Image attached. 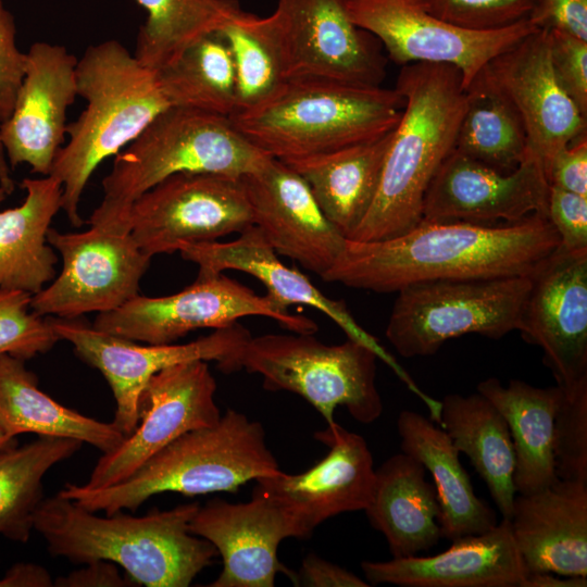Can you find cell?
Masks as SVG:
<instances>
[{"label":"cell","instance_id":"cell-14","mask_svg":"<svg viewBox=\"0 0 587 587\" xmlns=\"http://www.w3.org/2000/svg\"><path fill=\"white\" fill-rule=\"evenodd\" d=\"M47 238L61 254L62 270L32 297L30 308L38 315L78 319L91 312H111L138 295L151 257L130 233L95 226L61 233L50 227Z\"/></svg>","mask_w":587,"mask_h":587},{"label":"cell","instance_id":"cell-8","mask_svg":"<svg viewBox=\"0 0 587 587\" xmlns=\"http://www.w3.org/2000/svg\"><path fill=\"white\" fill-rule=\"evenodd\" d=\"M377 355L348 338L326 345L313 334H266L250 337L239 355V369L262 376L270 391H289L307 400L325 420L345 407L355 421L370 424L383 413L376 387Z\"/></svg>","mask_w":587,"mask_h":587},{"label":"cell","instance_id":"cell-17","mask_svg":"<svg viewBox=\"0 0 587 587\" xmlns=\"http://www.w3.org/2000/svg\"><path fill=\"white\" fill-rule=\"evenodd\" d=\"M314 437L329 448L323 459L300 474L280 471L258 478L252 490L287 515L299 539L333 516L364 511L374 491L373 455L362 436L335 422Z\"/></svg>","mask_w":587,"mask_h":587},{"label":"cell","instance_id":"cell-18","mask_svg":"<svg viewBox=\"0 0 587 587\" xmlns=\"http://www.w3.org/2000/svg\"><path fill=\"white\" fill-rule=\"evenodd\" d=\"M517 330L542 349L557 386L587 385V250L559 245L538 266Z\"/></svg>","mask_w":587,"mask_h":587},{"label":"cell","instance_id":"cell-39","mask_svg":"<svg viewBox=\"0 0 587 587\" xmlns=\"http://www.w3.org/2000/svg\"><path fill=\"white\" fill-rule=\"evenodd\" d=\"M553 458L559 479L587 482V385L561 389L553 423Z\"/></svg>","mask_w":587,"mask_h":587},{"label":"cell","instance_id":"cell-12","mask_svg":"<svg viewBox=\"0 0 587 587\" xmlns=\"http://www.w3.org/2000/svg\"><path fill=\"white\" fill-rule=\"evenodd\" d=\"M128 225L138 247L152 258L183 243L241 233L253 225V216L240 178L178 173L133 203Z\"/></svg>","mask_w":587,"mask_h":587},{"label":"cell","instance_id":"cell-49","mask_svg":"<svg viewBox=\"0 0 587 587\" xmlns=\"http://www.w3.org/2000/svg\"><path fill=\"white\" fill-rule=\"evenodd\" d=\"M50 574L40 565L18 563L11 566L0 579V587H50Z\"/></svg>","mask_w":587,"mask_h":587},{"label":"cell","instance_id":"cell-21","mask_svg":"<svg viewBox=\"0 0 587 587\" xmlns=\"http://www.w3.org/2000/svg\"><path fill=\"white\" fill-rule=\"evenodd\" d=\"M10 116L0 124V141L11 168L21 164L50 175L63 147L68 108L78 96V59L64 46L34 42Z\"/></svg>","mask_w":587,"mask_h":587},{"label":"cell","instance_id":"cell-43","mask_svg":"<svg viewBox=\"0 0 587 587\" xmlns=\"http://www.w3.org/2000/svg\"><path fill=\"white\" fill-rule=\"evenodd\" d=\"M547 217L569 251L587 250V197L550 186Z\"/></svg>","mask_w":587,"mask_h":587},{"label":"cell","instance_id":"cell-41","mask_svg":"<svg viewBox=\"0 0 587 587\" xmlns=\"http://www.w3.org/2000/svg\"><path fill=\"white\" fill-rule=\"evenodd\" d=\"M441 21L469 30H494L528 16L535 0H422Z\"/></svg>","mask_w":587,"mask_h":587},{"label":"cell","instance_id":"cell-5","mask_svg":"<svg viewBox=\"0 0 587 587\" xmlns=\"http://www.w3.org/2000/svg\"><path fill=\"white\" fill-rule=\"evenodd\" d=\"M272 158L253 146L228 116L170 107L113 161L102 179L103 199L89 224L130 233L129 210L146 191L178 173H210L235 178L255 172Z\"/></svg>","mask_w":587,"mask_h":587},{"label":"cell","instance_id":"cell-23","mask_svg":"<svg viewBox=\"0 0 587 587\" xmlns=\"http://www.w3.org/2000/svg\"><path fill=\"white\" fill-rule=\"evenodd\" d=\"M189 529L211 542L222 558L223 569L210 587H273L278 573L296 580V573L277 555L284 539L296 538L295 528L274 502L255 491L247 502L209 500Z\"/></svg>","mask_w":587,"mask_h":587},{"label":"cell","instance_id":"cell-24","mask_svg":"<svg viewBox=\"0 0 587 587\" xmlns=\"http://www.w3.org/2000/svg\"><path fill=\"white\" fill-rule=\"evenodd\" d=\"M177 251L184 260L196 263L199 268L215 272L235 270L252 275L267 289L266 295L286 308L302 304L324 313L348 338L374 351L424 403L429 400V396L419 388L398 361L357 323L344 301L326 297L304 274L282 263L258 226L251 225L229 242L214 240L183 243Z\"/></svg>","mask_w":587,"mask_h":587},{"label":"cell","instance_id":"cell-22","mask_svg":"<svg viewBox=\"0 0 587 587\" xmlns=\"http://www.w3.org/2000/svg\"><path fill=\"white\" fill-rule=\"evenodd\" d=\"M240 179L253 225L275 252L323 277L341 254L347 237L325 216L305 180L273 158Z\"/></svg>","mask_w":587,"mask_h":587},{"label":"cell","instance_id":"cell-52","mask_svg":"<svg viewBox=\"0 0 587 587\" xmlns=\"http://www.w3.org/2000/svg\"><path fill=\"white\" fill-rule=\"evenodd\" d=\"M16 437L8 436L0 428V450L16 446Z\"/></svg>","mask_w":587,"mask_h":587},{"label":"cell","instance_id":"cell-15","mask_svg":"<svg viewBox=\"0 0 587 587\" xmlns=\"http://www.w3.org/2000/svg\"><path fill=\"white\" fill-rule=\"evenodd\" d=\"M216 382L207 361L166 367L149 378L138 400V423L113 450L102 453L84 486L103 488L133 475L173 440L221 419Z\"/></svg>","mask_w":587,"mask_h":587},{"label":"cell","instance_id":"cell-38","mask_svg":"<svg viewBox=\"0 0 587 587\" xmlns=\"http://www.w3.org/2000/svg\"><path fill=\"white\" fill-rule=\"evenodd\" d=\"M226 39L237 82L236 113L251 110L273 97L287 82L285 50L271 16L242 10L218 30ZM233 114V115H234Z\"/></svg>","mask_w":587,"mask_h":587},{"label":"cell","instance_id":"cell-1","mask_svg":"<svg viewBox=\"0 0 587 587\" xmlns=\"http://www.w3.org/2000/svg\"><path fill=\"white\" fill-rule=\"evenodd\" d=\"M559 245L557 232L541 214L504 224L421 221L385 240L347 238L322 278L389 294L421 282L528 276Z\"/></svg>","mask_w":587,"mask_h":587},{"label":"cell","instance_id":"cell-19","mask_svg":"<svg viewBox=\"0 0 587 587\" xmlns=\"http://www.w3.org/2000/svg\"><path fill=\"white\" fill-rule=\"evenodd\" d=\"M477 76L515 108L526 132L528 153L541 163L546 175L554 154L586 134L587 117L554 75L548 30L528 34L494 57Z\"/></svg>","mask_w":587,"mask_h":587},{"label":"cell","instance_id":"cell-4","mask_svg":"<svg viewBox=\"0 0 587 587\" xmlns=\"http://www.w3.org/2000/svg\"><path fill=\"white\" fill-rule=\"evenodd\" d=\"M77 91L87 105L67 124L68 141L50 175L62 184L61 210L75 227L86 185L105 159L116 155L170 108L157 71L143 65L115 39L89 46L76 67Z\"/></svg>","mask_w":587,"mask_h":587},{"label":"cell","instance_id":"cell-30","mask_svg":"<svg viewBox=\"0 0 587 587\" xmlns=\"http://www.w3.org/2000/svg\"><path fill=\"white\" fill-rule=\"evenodd\" d=\"M24 201L0 211V289L39 292L55 275L48 232L61 210L62 184L51 175L24 178Z\"/></svg>","mask_w":587,"mask_h":587},{"label":"cell","instance_id":"cell-28","mask_svg":"<svg viewBox=\"0 0 587 587\" xmlns=\"http://www.w3.org/2000/svg\"><path fill=\"white\" fill-rule=\"evenodd\" d=\"M401 451L420 461L434 479L441 536L449 540L495 527V511L473 489L447 433L421 413L403 410L397 419Z\"/></svg>","mask_w":587,"mask_h":587},{"label":"cell","instance_id":"cell-7","mask_svg":"<svg viewBox=\"0 0 587 587\" xmlns=\"http://www.w3.org/2000/svg\"><path fill=\"white\" fill-rule=\"evenodd\" d=\"M404 103L396 88L295 78L229 118L258 149L286 161L379 138L396 128Z\"/></svg>","mask_w":587,"mask_h":587},{"label":"cell","instance_id":"cell-44","mask_svg":"<svg viewBox=\"0 0 587 587\" xmlns=\"http://www.w3.org/2000/svg\"><path fill=\"white\" fill-rule=\"evenodd\" d=\"M26 61V52H22L16 43L14 16L0 0V124L13 110Z\"/></svg>","mask_w":587,"mask_h":587},{"label":"cell","instance_id":"cell-10","mask_svg":"<svg viewBox=\"0 0 587 587\" xmlns=\"http://www.w3.org/2000/svg\"><path fill=\"white\" fill-rule=\"evenodd\" d=\"M271 317L297 334H315L310 317L292 314L268 295L259 296L235 279L199 268L196 280L164 297L136 295L118 309L99 313L93 327L133 341L167 345L200 328H222L245 316Z\"/></svg>","mask_w":587,"mask_h":587},{"label":"cell","instance_id":"cell-31","mask_svg":"<svg viewBox=\"0 0 587 587\" xmlns=\"http://www.w3.org/2000/svg\"><path fill=\"white\" fill-rule=\"evenodd\" d=\"M477 392L499 410L508 424L515 453L516 494L537 491L557 482L553 423L561 389L539 388L517 379L503 386L490 377L477 384Z\"/></svg>","mask_w":587,"mask_h":587},{"label":"cell","instance_id":"cell-11","mask_svg":"<svg viewBox=\"0 0 587 587\" xmlns=\"http://www.w3.org/2000/svg\"><path fill=\"white\" fill-rule=\"evenodd\" d=\"M47 319L59 340L70 342L75 353L107 379L115 400L112 422L125 437L137 426L139 396L151 376L196 360L215 361L223 373L239 371V355L251 337L237 322L187 344L141 346L78 319Z\"/></svg>","mask_w":587,"mask_h":587},{"label":"cell","instance_id":"cell-16","mask_svg":"<svg viewBox=\"0 0 587 587\" xmlns=\"http://www.w3.org/2000/svg\"><path fill=\"white\" fill-rule=\"evenodd\" d=\"M271 16L285 50L287 80L382 85L387 64L383 47L352 22L346 0H277Z\"/></svg>","mask_w":587,"mask_h":587},{"label":"cell","instance_id":"cell-32","mask_svg":"<svg viewBox=\"0 0 587 587\" xmlns=\"http://www.w3.org/2000/svg\"><path fill=\"white\" fill-rule=\"evenodd\" d=\"M0 428L11 437L32 433L76 439L102 453L113 450L125 438L113 422L80 414L45 394L25 361L7 353L0 354Z\"/></svg>","mask_w":587,"mask_h":587},{"label":"cell","instance_id":"cell-50","mask_svg":"<svg viewBox=\"0 0 587 587\" xmlns=\"http://www.w3.org/2000/svg\"><path fill=\"white\" fill-rule=\"evenodd\" d=\"M587 577L563 576L550 572H528L523 587H586Z\"/></svg>","mask_w":587,"mask_h":587},{"label":"cell","instance_id":"cell-47","mask_svg":"<svg viewBox=\"0 0 587 587\" xmlns=\"http://www.w3.org/2000/svg\"><path fill=\"white\" fill-rule=\"evenodd\" d=\"M296 586L308 587H369L370 584L352 572L315 553H309L296 573Z\"/></svg>","mask_w":587,"mask_h":587},{"label":"cell","instance_id":"cell-40","mask_svg":"<svg viewBox=\"0 0 587 587\" xmlns=\"http://www.w3.org/2000/svg\"><path fill=\"white\" fill-rule=\"evenodd\" d=\"M32 297L21 290L0 289V354L26 361L59 341L48 319L32 310Z\"/></svg>","mask_w":587,"mask_h":587},{"label":"cell","instance_id":"cell-51","mask_svg":"<svg viewBox=\"0 0 587 587\" xmlns=\"http://www.w3.org/2000/svg\"><path fill=\"white\" fill-rule=\"evenodd\" d=\"M0 184L8 195H11L15 189V183L12 175V168L8 162L1 141H0Z\"/></svg>","mask_w":587,"mask_h":587},{"label":"cell","instance_id":"cell-13","mask_svg":"<svg viewBox=\"0 0 587 587\" xmlns=\"http://www.w3.org/2000/svg\"><path fill=\"white\" fill-rule=\"evenodd\" d=\"M352 22L372 34L388 58L403 66L445 63L460 70L465 88L497 54L537 28L528 20L494 30L450 25L422 0H346Z\"/></svg>","mask_w":587,"mask_h":587},{"label":"cell","instance_id":"cell-34","mask_svg":"<svg viewBox=\"0 0 587 587\" xmlns=\"http://www.w3.org/2000/svg\"><path fill=\"white\" fill-rule=\"evenodd\" d=\"M76 439L38 436L0 450V535L25 544L43 500L42 479L55 464L80 450Z\"/></svg>","mask_w":587,"mask_h":587},{"label":"cell","instance_id":"cell-2","mask_svg":"<svg viewBox=\"0 0 587 587\" xmlns=\"http://www.w3.org/2000/svg\"><path fill=\"white\" fill-rule=\"evenodd\" d=\"M199 508L189 502L142 516L122 511L100 516L58 492L43 498L34 528L54 557L113 562L136 586L187 587L218 555L211 542L190 533Z\"/></svg>","mask_w":587,"mask_h":587},{"label":"cell","instance_id":"cell-25","mask_svg":"<svg viewBox=\"0 0 587 587\" xmlns=\"http://www.w3.org/2000/svg\"><path fill=\"white\" fill-rule=\"evenodd\" d=\"M361 570L370 586L401 587H523L528 573L504 517L487 532L452 540L438 554L363 561Z\"/></svg>","mask_w":587,"mask_h":587},{"label":"cell","instance_id":"cell-48","mask_svg":"<svg viewBox=\"0 0 587 587\" xmlns=\"http://www.w3.org/2000/svg\"><path fill=\"white\" fill-rule=\"evenodd\" d=\"M58 587H130L136 586L127 576L120 574L117 565L107 560L85 563L84 567L60 576L53 582Z\"/></svg>","mask_w":587,"mask_h":587},{"label":"cell","instance_id":"cell-20","mask_svg":"<svg viewBox=\"0 0 587 587\" xmlns=\"http://www.w3.org/2000/svg\"><path fill=\"white\" fill-rule=\"evenodd\" d=\"M549 187L544 166L528 152L503 173L452 150L428 186L422 221L495 224L547 216Z\"/></svg>","mask_w":587,"mask_h":587},{"label":"cell","instance_id":"cell-3","mask_svg":"<svg viewBox=\"0 0 587 587\" xmlns=\"http://www.w3.org/2000/svg\"><path fill=\"white\" fill-rule=\"evenodd\" d=\"M395 88L405 103L392 132L373 203L348 239L378 241L422 221L425 193L453 150L467 101L460 70L445 63L401 66Z\"/></svg>","mask_w":587,"mask_h":587},{"label":"cell","instance_id":"cell-26","mask_svg":"<svg viewBox=\"0 0 587 587\" xmlns=\"http://www.w3.org/2000/svg\"><path fill=\"white\" fill-rule=\"evenodd\" d=\"M509 521L527 572L587 577V482L519 494Z\"/></svg>","mask_w":587,"mask_h":587},{"label":"cell","instance_id":"cell-53","mask_svg":"<svg viewBox=\"0 0 587 587\" xmlns=\"http://www.w3.org/2000/svg\"><path fill=\"white\" fill-rule=\"evenodd\" d=\"M7 196H9V195L7 193V191L3 189V187H2L1 184H0V203H1L3 200H5Z\"/></svg>","mask_w":587,"mask_h":587},{"label":"cell","instance_id":"cell-33","mask_svg":"<svg viewBox=\"0 0 587 587\" xmlns=\"http://www.w3.org/2000/svg\"><path fill=\"white\" fill-rule=\"evenodd\" d=\"M440 402L438 426L470 459L500 513L509 519L516 496L515 453L504 417L479 392L449 394Z\"/></svg>","mask_w":587,"mask_h":587},{"label":"cell","instance_id":"cell-37","mask_svg":"<svg viewBox=\"0 0 587 587\" xmlns=\"http://www.w3.org/2000/svg\"><path fill=\"white\" fill-rule=\"evenodd\" d=\"M148 13L135 57L159 71L200 38L218 32L243 9L238 0H136Z\"/></svg>","mask_w":587,"mask_h":587},{"label":"cell","instance_id":"cell-42","mask_svg":"<svg viewBox=\"0 0 587 587\" xmlns=\"http://www.w3.org/2000/svg\"><path fill=\"white\" fill-rule=\"evenodd\" d=\"M548 32L554 75L587 117V41L562 32Z\"/></svg>","mask_w":587,"mask_h":587},{"label":"cell","instance_id":"cell-27","mask_svg":"<svg viewBox=\"0 0 587 587\" xmlns=\"http://www.w3.org/2000/svg\"><path fill=\"white\" fill-rule=\"evenodd\" d=\"M425 475L423 464L404 452L375 469L373 497L364 512L385 536L392 558L417 555L442 538L436 488Z\"/></svg>","mask_w":587,"mask_h":587},{"label":"cell","instance_id":"cell-36","mask_svg":"<svg viewBox=\"0 0 587 587\" xmlns=\"http://www.w3.org/2000/svg\"><path fill=\"white\" fill-rule=\"evenodd\" d=\"M466 92L453 150L499 172L514 171L528 152L526 132L517 111L478 76Z\"/></svg>","mask_w":587,"mask_h":587},{"label":"cell","instance_id":"cell-46","mask_svg":"<svg viewBox=\"0 0 587 587\" xmlns=\"http://www.w3.org/2000/svg\"><path fill=\"white\" fill-rule=\"evenodd\" d=\"M550 186L587 197V135L560 149L547 170Z\"/></svg>","mask_w":587,"mask_h":587},{"label":"cell","instance_id":"cell-29","mask_svg":"<svg viewBox=\"0 0 587 587\" xmlns=\"http://www.w3.org/2000/svg\"><path fill=\"white\" fill-rule=\"evenodd\" d=\"M392 132L329 152L283 161L305 180L325 216L347 238L373 203Z\"/></svg>","mask_w":587,"mask_h":587},{"label":"cell","instance_id":"cell-6","mask_svg":"<svg viewBox=\"0 0 587 587\" xmlns=\"http://www.w3.org/2000/svg\"><path fill=\"white\" fill-rule=\"evenodd\" d=\"M280 471L262 424L228 409L216 424L173 440L125 480L103 488L66 484L59 494L89 511L111 515L136 511L167 491L187 497L234 492L249 480Z\"/></svg>","mask_w":587,"mask_h":587},{"label":"cell","instance_id":"cell-9","mask_svg":"<svg viewBox=\"0 0 587 587\" xmlns=\"http://www.w3.org/2000/svg\"><path fill=\"white\" fill-rule=\"evenodd\" d=\"M530 287L532 275L414 283L397 291L385 334L403 358L465 334L500 339L519 329Z\"/></svg>","mask_w":587,"mask_h":587},{"label":"cell","instance_id":"cell-35","mask_svg":"<svg viewBox=\"0 0 587 587\" xmlns=\"http://www.w3.org/2000/svg\"><path fill=\"white\" fill-rule=\"evenodd\" d=\"M157 77L171 107L191 108L228 117L236 112L234 60L220 32L187 47L175 61L157 71Z\"/></svg>","mask_w":587,"mask_h":587},{"label":"cell","instance_id":"cell-45","mask_svg":"<svg viewBox=\"0 0 587 587\" xmlns=\"http://www.w3.org/2000/svg\"><path fill=\"white\" fill-rule=\"evenodd\" d=\"M528 21L537 29L558 30L587 41V0H535Z\"/></svg>","mask_w":587,"mask_h":587}]
</instances>
